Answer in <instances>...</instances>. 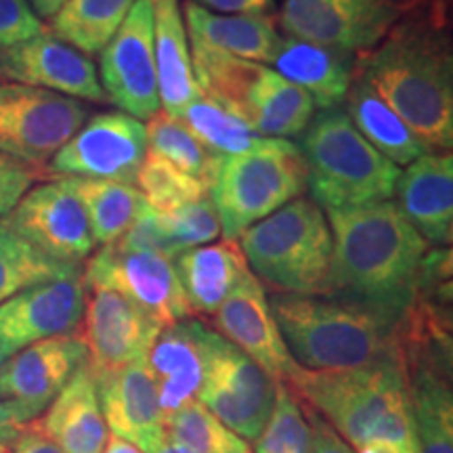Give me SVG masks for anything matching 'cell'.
Instances as JSON below:
<instances>
[{"instance_id": "1", "label": "cell", "mask_w": 453, "mask_h": 453, "mask_svg": "<svg viewBox=\"0 0 453 453\" xmlns=\"http://www.w3.org/2000/svg\"><path fill=\"white\" fill-rule=\"evenodd\" d=\"M355 73L403 120L428 154L453 147V49L449 0H424L372 50Z\"/></svg>"}, {"instance_id": "2", "label": "cell", "mask_w": 453, "mask_h": 453, "mask_svg": "<svg viewBox=\"0 0 453 453\" xmlns=\"http://www.w3.org/2000/svg\"><path fill=\"white\" fill-rule=\"evenodd\" d=\"M332 267L326 292L401 321L418 296L430 246L393 200L350 211H326Z\"/></svg>"}, {"instance_id": "3", "label": "cell", "mask_w": 453, "mask_h": 453, "mask_svg": "<svg viewBox=\"0 0 453 453\" xmlns=\"http://www.w3.org/2000/svg\"><path fill=\"white\" fill-rule=\"evenodd\" d=\"M267 298L283 342L303 370L401 364L399 321L332 296L271 294Z\"/></svg>"}, {"instance_id": "4", "label": "cell", "mask_w": 453, "mask_h": 453, "mask_svg": "<svg viewBox=\"0 0 453 453\" xmlns=\"http://www.w3.org/2000/svg\"><path fill=\"white\" fill-rule=\"evenodd\" d=\"M298 403L330 424L353 449L388 441L416 453L403 365L359 370H300L286 384Z\"/></svg>"}, {"instance_id": "5", "label": "cell", "mask_w": 453, "mask_h": 453, "mask_svg": "<svg viewBox=\"0 0 453 453\" xmlns=\"http://www.w3.org/2000/svg\"><path fill=\"white\" fill-rule=\"evenodd\" d=\"M298 139L307 189L324 211H350L393 200L401 168L361 137L342 107L315 111Z\"/></svg>"}, {"instance_id": "6", "label": "cell", "mask_w": 453, "mask_h": 453, "mask_svg": "<svg viewBox=\"0 0 453 453\" xmlns=\"http://www.w3.org/2000/svg\"><path fill=\"white\" fill-rule=\"evenodd\" d=\"M250 273L273 294L321 296L332 267V231L313 197H296L237 237Z\"/></svg>"}, {"instance_id": "7", "label": "cell", "mask_w": 453, "mask_h": 453, "mask_svg": "<svg viewBox=\"0 0 453 453\" xmlns=\"http://www.w3.org/2000/svg\"><path fill=\"white\" fill-rule=\"evenodd\" d=\"M197 87L254 133L269 139L300 137L315 116L313 101L273 67L191 44Z\"/></svg>"}, {"instance_id": "8", "label": "cell", "mask_w": 453, "mask_h": 453, "mask_svg": "<svg viewBox=\"0 0 453 453\" xmlns=\"http://www.w3.org/2000/svg\"><path fill=\"white\" fill-rule=\"evenodd\" d=\"M307 191V166L288 139H271L263 150L220 160L211 185L223 240H237L248 226L271 217Z\"/></svg>"}, {"instance_id": "9", "label": "cell", "mask_w": 453, "mask_h": 453, "mask_svg": "<svg viewBox=\"0 0 453 453\" xmlns=\"http://www.w3.org/2000/svg\"><path fill=\"white\" fill-rule=\"evenodd\" d=\"M90 110L82 101L27 84L0 81V154L42 170Z\"/></svg>"}, {"instance_id": "10", "label": "cell", "mask_w": 453, "mask_h": 453, "mask_svg": "<svg viewBox=\"0 0 453 453\" xmlns=\"http://www.w3.org/2000/svg\"><path fill=\"white\" fill-rule=\"evenodd\" d=\"M424 0H283L277 27L283 36L361 55Z\"/></svg>"}, {"instance_id": "11", "label": "cell", "mask_w": 453, "mask_h": 453, "mask_svg": "<svg viewBox=\"0 0 453 453\" xmlns=\"http://www.w3.org/2000/svg\"><path fill=\"white\" fill-rule=\"evenodd\" d=\"M147 156L145 124L124 111L88 116L44 168L47 179H97L134 185Z\"/></svg>"}, {"instance_id": "12", "label": "cell", "mask_w": 453, "mask_h": 453, "mask_svg": "<svg viewBox=\"0 0 453 453\" xmlns=\"http://www.w3.org/2000/svg\"><path fill=\"white\" fill-rule=\"evenodd\" d=\"M84 288L122 294L150 313L162 327L194 317L173 258L147 250H130L113 242L88 257L82 271Z\"/></svg>"}, {"instance_id": "13", "label": "cell", "mask_w": 453, "mask_h": 453, "mask_svg": "<svg viewBox=\"0 0 453 453\" xmlns=\"http://www.w3.org/2000/svg\"><path fill=\"white\" fill-rule=\"evenodd\" d=\"M99 84L107 104L150 120L160 105L154 55V9L151 0H134L127 19L99 53Z\"/></svg>"}, {"instance_id": "14", "label": "cell", "mask_w": 453, "mask_h": 453, "mask_svg": "<svg viewBox=\"0 0 453 453\" xmlns=\"http://www.w3.org/2000/svg\"><path fill=\"white\" fill-rule=\"evenodd\" d=\"M277 382L220 336L196 401L243 441H257L275 405Z\"/></svg>"}, {"instance_id": "15", "label": "cell", "mask_w": 453, "mask_h": 453, "mask_svg": "<svg viewBox=\"0 0 453 453\" xmlns=\"http://www.w3.org/2000/svg\"><path fill=\"white\" fill-rule=\"evenodd\" d=\"M164 327L122 294L88 288L78 336L87 347L93 376L133 364H145Z\"/></svg>"}, {"instance_id": "16", "label": "cell", "mask_w": 453, "mask_h": 453, "mask_svg": "<svg viewBox=\"0 0 453 453\" xmlns=\"http://www.w3.org/2000/svg\"><path fill=\"white\" fill-rule=\"evenodd\" d=\"M3 220L15 234L59 263L81 267L82 260L97 248L82 203L64 179L26 191Z\"/></svg>"}, {"instance_id": "17", "label": "cell", "mask_w": 453, "mask_h": 453, "mask_svg": "<svg viewBox=\"0 0 453 453\" xmlns=\"http://www.w3.org/2000/svg\"><path fill=\"white\" fill-rule=\"evenodd\" d=\"M84 364L87 347L78 334L34 342L0 367V399L13 403L27 422L38 420Z\"/></svg>"}, {"instance_id": "18", "label": "cell", "mask_w": 453, "mask_h": 453, "mask_svg": "<svg viewBox=\"0 0 453 453\" xmlns=\"http://www.w3.org/2000/svg\"><path fill=\"white\" fill-rule=\"evenodd\" d=\"M84 303L82 273L17 292L0 304V349L11 357L41 340L76 334Z\"/></svg>"}, {"instance_id": "19", "label": "cell", "mask_w": 453, "mask_h": 453, "mask_svg": "<svg viewBox=\"0 0 453 453\" xmlns=\"http://www.w3.org/2000/svg\"><path fill=\"white\" fill-rule=\"evenodd\" d=\"M0 78L78 101L107 104L90 57L44 30L30 41L0 50Z\"/></svg>"}, {"instance_id": "20", "label": "cell", "mask_w": 453, "mask_h": 453, "mask_svg": "<svg viewBox=\"0 0 453 453\" xmlns=\"http://www.w3.org/2000/svg\"><path fill=\"white\" fill-rule=\"evenodd\" d=\"M211 319L214 332L250 357L275 382L288 384L300 370L283 342L265 288L252 273L237 283Z\"/></svg>"}, {"instance_id": "21", "label": "cell", "mask_w": 453, "mask_h": 453, "mask_svg": "<svg viewBox=\"0 0 453 453\" xmlns=\"http://www.w3.org/2000/svg\"><path fill=\"white\" fill-rule=\"evenodd\" d=\"M220 334L189 317L164 327L147 355L145 365L156 382L164 418L196 401Z\"/></svg>"}, {"instance_id": "22", "label": "cell", "mask_w": 453, "mask_h": 453, "mask_svg": "<svg viewBox=\"0 0 453 453\" xmlns=\"http://www.w3.org/2000/svg\"><path fill=\"white\" fill-rule=\"evenodd\" d=\"M97 399L107 430L128 441L143 453H151L166 437V418L157 401L156 382L145 364L95 376Z\"/></svg>"}, {"instance_id": "23", "label": "cell", "mask_w": 453, "mask_h": 453, "mask_svg": "<svg viewBox=\"0 0 453 453\" xmlns=\"http://www.w3.org/2000/svg\"><path fill=\"white\" fill-rule=\"evenodd\" d=\"M395 206L430 248H449L453 240V156L424 154L401 170Z\"/></svg>"}, {"instance_id": "24", "label": "cell", "mask_w": 453, "mask_h": 453, "mask_svg": "<svg viewBox=\"0 0 453 453\" xmlns=\"http://www.w3.org/2000/svg\"><path fill=\"white\" fill-rule=\"evenodd\" d=\"M183 21L189 44L212 49L237 59L271 65L281 32L275 13H214L185 0Z\"/></svg>"}, {"instance_id": "25", "label": "cell", "mask_w": 453, "mask_h": 453, "mask_svg": "<svg viewBox=\"0 0 453 453\" xmlns=\"http://www.w3.org/2000/svg\"><path fill=\"white\" fill-rule=\"evenodd\" d=\"M355 57L336 47H326L298 38L283 36L269 67L303 88L315 107L340 110L355 76Z\"/></svg>"}, {"instance_id": "26", "label": "cell", "mask_w": 453, "mask_h": 453, "mask_svg": "<svg viewBox=\"0 0 453 453\" xmlns=\"http://www.w3.org/2000/svg\"><path fill=\"white\" fill-rule=\"evenodd\" d=\"M34 426L64 453H104L110 430L99 407L95 376L87 364L73 373L42 416L34 420Z\"/></svg>"}, {"instance_id": "27", "label": "cell", "mask_w": 453, "mask_h": 453, "mask_svg": "<svg viewBox=\"0 0 453 453\" xmlns=\"http://www.w3.org/2000/svg\"><path fill=\"white\" fill-rule=\"evenodd\" d=\"M194 315L212 317L237 283L250 273L237 240L191 248L173 260Z\"/></svg>"}, {"instance_id": "28", "label": "cell", "mask_w": 453, "mask_h": 453, "mask_svg": "<svg viewBox=\"0 0 453 453\" xmlns=\"http://www.w3.org/2000/svg\"><path fill=\"white\" fill-rule=\"evenodd\" d=\"M154 9V55L162 111L180 120L187 105L200 95L191 65V49L187 38L179 0H151Z\"/></svg>"}, {"instance_id": "29", "label": "cell", "mask_w": 453, "mask_h": 453, "mask_svg": "<svg viewBox=\"0 0 453 453\" xmlns=\"http://www.w3.org/2000/svg\"><path fill=\"white\" fill-rule=\"evenodd\" d=\"M342 107L361 137L395 166H410L418 157L428 154L411 128L357 73Z\"/></svg>"}, {"instance_id": "30", "label": "cell", "mask_w": 453, "mask_h": 453, "mask_svg": "<svg viewBox=\"0 0 453 453\" xmlns=\"http://www.w3.org/2000/svg\"><path fill=\"white\" fill-rule=\"evenodd\" d=\"M82 203L97 246L118 242L143 211L145 200L134 185L97 179H64Z\"/></svg>"}, {"instance_id": "31", "label": "cell", "mask_w": 453, "mask_h": 453, "mask_svg": "<svg viewBox=\"0 0 453 453\" xmlns=\"http://www.w3.org/2000/svg\"><path fill=\"white\" fill-rule=\"evenodd\" d=\"M133 4L134 0H67L49 19L47 32L87 57L99 55Z\"/></svg>"}, {"instance_id": "32", "label": "cell", "mask_w": 453, "mask_h": 453, "mask_svg": "<svg viewBox=\"0 0 453 453\" xmlns=\"http://www.w3.org/2000/svg\"><path fill=\"white\" fill-rule=\"evenodd\" d=\"M78 273V265L50 258L0 219V304L26 288Z\"/></svg>"}, {"instance_id": "33", "label": "cell", "mask_w": 453, "mask_h": 453, "mask_svg": "<svg viewBox=\"0 0 453 453\" xmlns=\"http://www.w3.org/2000/svg\"><path fill=\"white\" fill-rule=\"evenodd\" d=\"M180 120L220 160L252 154V151L263 150L271 141L269 137H260L254 133L246 122L208 99L202 90L187 105Z\"/></svg>"}, {"instance_id": "34", "label": "cell", "mask_w": 453, "mask_h": 453, "mask_svg": "<svg viewBox=\"0 0 453 453\" xmlns=\"http://www.w3.org/2000/svg\"><path fill=\"white\" fill-rule=\"evenodd\" d=\"M147 151L154 154L174 168L183 170L189 177L200 179L212 185L214 174L220 164V157L214 156L200 139L185 127L183 120L168 116L166 111H157L145 124Z\"/></svg>"}, {"instance_id": "35", "label": "cell", "mask_w": 453, "mask_h": 453, "mask_svg": "<svg viewBox=\"0 0 453 453\" xmlns=\"http://www.w3.org/2000/svg\"><path fill=\"white\" fill-rule=\"evenodd\" d=\"M166 433L194 453H252L250 443L226 428L200 401H189L166 416Z\"/></svg>"}, {"instance_id": "36", "label": "cell", "mask_w": 453, "mask_h": 453, "mask_svg": "<svg viewBox=\"0 0 453 453\" xmlns=\"http://www.w3.org/2000/svg\"><path fill=\"white\" fill-rule=\"evenodd\" d=\"M134 187L141 191L145 203L156 212H173L187 203L211 197V185L189 177L162 157L147 151L143 166Z\"/></svg>"}, {"instance_id": "37", "label": "cell", "mask_w": 453, "mask_h": 453, "mask_svg": "<svg viewBox=\"0 0 453 453\" xmlns=\"http://www.w3.org/2000/svg\"><path fill=\"white\" fill-rule=\"evenodd\" d=\"M313 437L303 405L286 384L277 382L275 405L252 453H311Z\"/></svg>"}, {"instance_id": "38", "label": "cell", "mask_w": 453, "mask_h": 453, "mask_svg": "<svg viewBox=\"0 0 453 453\" xmlns=\"http://www.w3.org/2000/svg\"><path fill=\"white\" fill-rule=\"evenodd\" d=\"M160 219L174 258L191 248L212 243L220 235V220L211 197L187 203L173 212H160Z\"/></svg>"}, {"instance_id": "39", "label": "cell", "mask_w": 453, "mask_h": 453, "mask_svg": "<svg viewBox=\"0 0 453 453\" xmlns=\"http://www.w3.org/2000/svg\"><path fill=\"white\" fill-rule=\"evenodd\" d=\"M44 30L27 0H0V50L30 41Z\"/></svg>"}, {"instance_id": "40", "label": "cell", "mask_w": 453, "mask_h": 453, "mask_svg": "<svg viewBox=\"0 0 453 453\" xmlns=\"http://www.w3.org/2000/svg\"><path fill=\"white\" fill-rule=\"evenodd\" d=\"M118 243H122L124 248H130V250L156 252L174 260L173 248H170L166 231H164L160 212H156L147 203L143 206V211L137 214V219L133 220V225L128 226L127 234L118 240Z\"/></svg>"}, {"instance_id": "41", "label": "cell", "mask_w": 453, "mask_h": 453, "mask_svg": "<svg viewBox=\"0 0 453 453\" xmlns=\"http://www.w3.org/2000/svg\"><path fill=\"white\" fill-rule=\"evenodd\" d=\"M38 179H44L42 170L0 154V219L13 211Z\"/></svg>"}, {"instance_id": "42", "label": "cell", "mask_w": 453, "mask_h": 453, "mask_svg": "<svg viewBox=\"0 0 453 453\" xmlns=\"http://www.w3.org/2000/svg\"><path fill=\"white\" fill-rule=\"evenodd\" d=\"M304 416H307L309 426H311V437H313V447H311V453H355L353 447H350L347 441H344L340 434L334 430L330 424H327L324 418H319L307 407H303Z\"/></svg>"}, {"instance_id": "43", "label": "cell", "mask_w": 453, "mask_h": 453, "mask_svg": "<svg viewBox=\"0 0 453 453\" xmlns=\"http://www.w3.org/2000/svg\"><path fill=\"white\" fill-rule=\"evenodd\" d=\"M27 424L32 422H27L13 403L0 401V453H11Z\"/></svg>"}, {"instance_id": "44", "label": "cell", "mask_w": 453, "mask_h": 453, "mask_svg": "<svg viewBox=\"0 0 453 453\" xmlns=\"http://www.w3.org/2000/svg\"><path fill=\"white\" fill-rule=\"evenodd\" d=\"M214 13H273L275 0H191Z\"/></svg>"}, {"instance_id": "45", "label": "cell", "mask_w": 453, "mask_h": 453, "mask_svg": "<svg viewBox=\"0 0 453 453\" xmlns=\"http://www.w3.org/2000/svg\"><path fill=\"white\" fill-rule=\"evenodd\" d=\"M11 453H64V451H61L49 437H44L41 430L34 426L32 422L27 424L24 434L17 439V443L13 445Z\"/></svg>"}, {"instance_id": "46", "label": "cell", "mask_w": 453, "mask_h": 453, "mask_svg": "<svg viewBox=\"0 0 453 453\" xmlns=\"http://www.w3.org/2000/svg\"><path fill=\"white\" fill-rule=\"evenodd\" d=\"M34 13H36L38 19H50L59 13L61 7L67 3V0H27Z\"/></svg>"}, {"instance_id": "47", "label": "cell", "mask_w": 453, "mask_h": 453, "mask_svg": "<svg viewBox=\"0 0 453 453\" xmlns=\"http://www.w3.org/2000/svg\"><path fill=\"white\" fill-rule=\"evenodd\" d=\"M357 451L359 453H413V451H407V449H403V447H399L395 443H388V441H373V443L359 447Z\"/></svg>"}, {"instance_id": "48", "label": "cell", "mask_w": 453, "mask_h": 453, "mask_svg": "<svg viewBox=\"0 0 453 453\" xmlns=\"http://www.w3.org/2000/svg\"><path fill=\"white\" fill-rule=\"evenodd\" d=\"M104 453H143V451H141L139 447H134L133 443H128V441H122V439H118V437H113V434H110Z\"/></svg>"}, {"instance_id": "49", "label": "cell", "mask_w": 453, "mask_h": 453, "mask_svg": "<svg viewBox=\"0 0 453 453\" xmlns=\"http://www.w3.org/2000/svg\"><path fill=\"white\" fill-rule=\"evenodd\" d=\"M151 453H194V451H189L185 445H180L177 439H173L170 434H166V437L160 441V445H157Z\"/></svg>"}, {"instance_id": "50", "label": "cell", "mask_w": 453, "mask_h": 453, "mask_svg": "<svg viewBox=\"0 0 453 453\" xmlns=\"http://www.w3.org/2000/svg\"><path fill=\"white\" fill-rule=\"evenodd\" d=\"M7 359H9V355L4 353L3 349H0V367H3V364H4V361H7Z\"/></svg>"}]
</instances>
